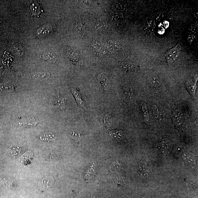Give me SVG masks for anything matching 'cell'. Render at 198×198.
I'll use <instances>...</instances> for the list:
<instances>
[{
	"label": "cell",
	"mask_w": 198,
	"mask_h": 198,
	"mask_svg": "<svg viewBox=\"0 0 198 198\" xmlns=\"http://www.w3.org/2000/svg\"><path fill=\"white\" fill-rule=\"evenodd\" d=\"M180 44H178L173 48L170 50L165 56V59L167 63L171 64L176 60L180 50Z\"/></svg>",
	"instance_id": "obj_1"
},
{
	"label": "cell",
	"mask_w": 198,
	"mask_h": 198,
	"mask_svg": "<svg viewBox=\"0 0 198 198\" xmlns=\"http://www.w3.org/2000/svg\"><path fill=\"white\" fill-rule=\"evenodd\" d=\"M173 119L176 125L181 126L184 121V116L182 111L179 109L175 110L173 112Z\"/></svg>",
	"instance_id": "obj_2"
},
{
	"label": "cell",
	"mask_w": 198,
	"mask_h": 198,
	"mask_svg": "<svg viewBox=\"0 0 198 198\" xmlns=\"http://www.w3.org/2000/svg\"><path fill=\"white\" fill-rule=\"evenodd\" d=\"M53 180L52 177H46L39 182L38 187L39 189L42 190H46L52 186Z\"/></svg>",
	"instance_id": "obj_3"
},
{
	"label": "cell",
	"mask_w": 198,
	"mask_h": 198,
	"mask_svg": "<svg viewBox=\"0 0 198 198\" xmlns=\"http://www.w3.org/2000/svg\"><path fill=\"white\" fill-rule=\"evenodd\" d=\"M152 115L157 122H161L163 120V117L159 108L156 105H153L151 107Z\"/></svg>",
	"instance_id": "obj_4"
},
{
	"label": "cell",
	"mask_w": 198,
	"mask_h": 198,
	"mask_svg": "<svg viewBox=\"0 0 198 198\" xmlns=\"http://www.w3.org/2000/svg\"><path fill=\"white\" fill-rule=\"evenodd\" d=\"M72 93L77 103L78 104L84 109H85V107L84 100L83 97H82L81 94L78 92L77 90L74 89L72 88H70Z\"/></svg>",
	"instance_id": "obj_5"
},
{
	"label": "cell",
	"mask_w": 198,
	"mask_h": 198,
	"mask_svg": "<svg viewBox=\"0 0 198 198\" xmlns=\"http://www.w3.org/2000/svg\"><path fill=\"white\" fill-rule=\"evenodd\" d=\"M57 138V134L55 133L47 132L43 133L40 136V139L42 141L50 142L55 140Z\"/></svg>",
	"instance_id": "obj_6"
},
{
	"label": "cell",
	"mask_w": 198,
	"mask_h": 198,
	"mask_svg": "<svg viewBox=\"0 0 198 198\" xmlns=\"http://www.w3.org/2000/svg\"><path fill=\"white\" fill-rule=\"evenodd\" d=\"M53 105L54 107L63 108L65 107L66 101L62 96H61L58 92L57 95L56 96V99H54L53 102Z\"/></svg>",
	"instance_id": "obj_7"
},
{
	"label": "cell",
	"mask_w": 198,
	"mask_h": 198,
	"mask_svg": "<svg viewBox=\"0 0 198 198\" xmlns=\"http://www.w3.org/2000/svg\"><path fill=\"white\" fill-rule=\"evenodd\" d=\"M182 158L187 164L194 166L196 164V158L192 153L186 152L182 155Z\"/></svg>",
	"instance_id": "obj_8"
},
{
	"label": "cell",
	"mask_w": 198,
	"mask_h": 198,
	"mask_svg": "<svg viewBox=\"0 0 198 198\" xmlns=\"http://www.w3.org/2000/svg\"><path fill=\"white\" fill-rule=\"evenodd\" d=\"M52 30V25L49 24H47L39 28L37 30V34L39 36H45L50 33Z\"/></svg>",
	"instance_id": "obj_9"
},
{
	"label": "cell",
	"mask_w": 198,
	"mask_h": 198,
	"mask_svg": "<svg viewBox=\"0 0 198 198\" xmlns=\"http://www.w3.org/2000/svg\"><path fill=\"white\" fill-rule=\"evenodd\" d=\"M133 92L132 88L130 87L126 88L124 90L123 98L124 100L128 105L130 104L131 101H132V95Z\"/></svg>",
	"instance_id": "obj_10"
},
{
	"label": "cell",
	"mask_w": 198,
	"mask_h": 198,
	"mask_svg": "<svg viewBox=\"0 0 198 198\" xmlns=\"http://www.w3.org/2000/svg\"><path fill=\"white\" fill-rule=\"evenodd\" d=\"M109 135L112 139L117 141L122 140L124 136L123 131L119 129L110 131L109 133Z\"/></svg>",
	"instance_id": "obj_11"
},
{
	"label": "cell",
	"mask_w": 198,
	"mask_h": 198,
	"mask_svg": "<svg viewBox=\"0 0 198 198\" xmlns=\"http://www.w3.org/2000/svg\"><path fill=\"white\" fill-rule=\"evenodd\" d=\"M139 171L141 175L143 177H146L150 174V171L145 162L142 161L139 164Z\"/></svg>",
	"instance_id": "obj_12"
},
{
	"label": "cell",
	"mask_w": 198,
	"mask_h": 198,
	"mask_svg": "<svg viewBox=\"0 0 198 198\" xmlns=\"http://www.w3.org/2000/svg\"><path fill=\"white\" fill-rule=\"evenodd\" d=\"M106 46L109 52L112 53L117 52L120 48V45L118 43L112 40L107 42Z\"/></svg>",
	"instance_id": "obj_13"
},
{
	"label": "cell",
	"mask_w": 198,
	"mask_h": 198,
	"mask_svg": "<svg viewBox=\"0 0 198 198\" xmlns=\"http://www.w3.org/2000/svg\"><path fill=\"white\" fill-rule=\"evenodd\" d=\"M142 114L145 122L148 123L149 121V115L147 106L145 102H142L141 105Z\"/></svg>",
	"instance_id": "obj_14"
},
{
	"label": "cell",
	"mask_w": 198,
	"mask_h": 198,
	"mask_svg": "<svg viewBox=\"0 0 198 198\" xmlns=\"http://www.w3.org/2000/svg\"><path fill=\"white\" fill-rule=\"evenodd\" d=\"M149 83L154 88H159L161 86V82L156 75H152L149 78Z\"/></svg>",
	"instance_id": "obj_15"
},
{
	"label": "cell",
	"mask_w": 198,
	"mask_h": 198,
	"mask_svg": "<svg viewBox=\"0 0 198 198\" xmlns=\"http://www.w3.org/2000/svg\"><path fill=\"white\" fill-rule=\"evenodd\" d=\"M40 58L43 60L50 62H54L57 60V58L54 54L52 53H47L42 54Z\"/></svg>",
	"instance_id": "obj_16"
},
{
	"label": "cell",
	"mask_w": 198,
	"mask_h": 198,
	"mask_svg": "<svg viewBox=\"0 0 198 198\" xmlns=\"http://www.w3.org/2000/svg\"><path fill=\"white\" fill-rule=\"evenodd\" d=\"M93 50L97 53H104V52H105L104 47L103 44L101 42H96L93 43Z\"/></svg>",
	"instance_id": "obj_17"
},
{
	"label": "cell",
	"mask_w": 198,
	"mask_h": 198,
	"mask_svg": "<svg viewBox=\"0 0 198 198\" xmlns=\"http://www.w3.org/2000/svg\"><path fill=\"white\" fill-rule=\"evenodd\" d=\"M172 143L169 139L165 138L161 142V147L164 152L170 151L172 148Z\"/></svg>",
	"instance_id": "obj_18"
},
{
	"label": "cell",
	"mask_w": 198,
	"mask_h": 198,
	"mask_svg": "<svg viewBox=\"0 0 198 198\" xmlns=\"http://www.w3.org/2000/svg\"><path fill=\"white\" fill-rule=\"evenodd\" d=\"M34 78L39 80H43L47 79L50 76V74L46 72H37L33 75Z\"/></svg>",
	"instance_id": "obj_19"
},
{
	"label": "cell",
	"mask_w": 198,
	"mask_h": 198,
	"mask_svg": "<svg viewBox=\"0 0 198 198\" xmlns=\"http://www.w3.org/2000/svg\"><path fill=\"white\" fill-rule=\"evenodd\" d=\"M120 66L121 69L126 72L132 71L134 68V66L132 63L127 62L122 63Z\"/></svg>",
	"instance_id": "obj_20"
},
{
	"label": "cell",
	"mask_w": 198,
	"mask_h": 198,
	"mask_svg": "<svg viewBox=\"0 0 198 198\" xmlns=\"http://www.w3.org/2000/svg\"><path fill=\"white\" fill-rule=\"evenodd\" d=\"M106 24L104 22L100 21L97 22L95 25V28L97 30H105L106 27Z\"/></svg>",
	"instance_id": "obj_21"
},
{
	"label": "cell",
	"mask_w": 198,
	"mask_h": 198,
	"mask_svg": "<svg viewBox=\"0 0 198 198\" xmlns=\"http://www.w3.org/2000/svg\"><path fill=\"white\" fill-rule=\"evenodd\" d=\"M111 18L113 21H118L122 19L123 15L122 13H115L112 15Z\"/></svg>",
	"instance_id": "obj_22"
},
{
	"label": "cell",
	"mask_w": 198,
	"mask_h": 198,
	"mask_svg": "<svg viewBox=\"0 0 198 198\" xmlns=\"http://www.w3.org/2000/svg\"><path fill=\"white\" fill-rule=\"evenodd\" d=\"M30 9L32 13L34 14L37 15L40 13V8L38 4L34 3L30 6Z\"/></svg>",
	"instance_id": "obj_23"
},
{
	"label": "cell",
	"mask_w": 198,
	"mask_h": 198,
	"mask_svg": "<svg viewBox=\"0 0 198 198\" xmlns=\"http://www.w3.org/2000/svg\"><path fill=\"white\" fill-rule=\"evenodd\" d=\"M114 7L118 11H123L125 8V6L123 4L119 2L114 5Z\"/></svg>",
	"instance_id": "obj_24"
},
{
	"label": "cell",
	"mask_w": 198,
	"mask_h": 198,
	"mask_svg": "<svg viewBox=\"0 0 198 198\" xmlns=\"http://www.w3.org/2000/svg\"><path fill=\"white\" fill-rule=\"evenodd\" d=\"M121 167V165L120 163L118 162H115L112 164L110 168L114 171H117L120 169Z\"/></svg>",
	"instance_id": "obj_25"
},
{
	"label": "cell",
	"mask_w": 198,
	"mask_h": 198,
	"mask_svg": "<svg viewBox=\"0 0 198 198\" xmlns=\"http://www.w3.org/2000/svg\"><path fill=\"white\" fill-rule=\"evenodd\" d=\"M32 155H32V153H30V152H28L23 155V156H22L20 159L22 161H24V160L30 159L32 157Z\"/></svg>",
	"instance_id": "obj_26"
},
{
	"label": "cell",
	"mask_w": 198,
	"mask_h": 198,
	"mask_svg": "<svg viewBox=\"0 0 198 198\" xmlns=\"http://www.w3.org/2000/svg\"><path fill=\"white\" fill-rule=\"evenodd\" d=\"M69 55L70 58H71L72 59H75V60H76L78 58V55H77L76 53L74 52H72V51L69 52V55Z\"/></svg>",
	"instance_id": "obj_27"
},
{
	"label": "cell",
	"mask_w": 198,
	"mask_h": 198,
	"mask_svg": "<svg viewBox=\"0 0 198 198\" xmlns=\"http://www.w3.org/2000/svg\"><path fill=\"white\" fill-rule=\"evenodd\" d=\"M152 20H146L145 22V26L146 27H150L152 25Z\"/></svg>",
	"instance_id": "obj_28"
}]
</instances>
